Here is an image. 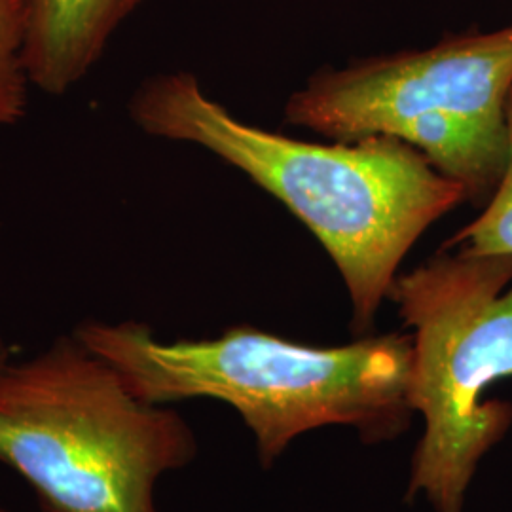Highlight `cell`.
<instances>
[{"instance_id": "cell-1", "label": "cell", "mask_w": 512, "mask_h": 512, "mask_svg": "<svg viewBox=\"0 0 512 512\" xmlns=\"http://www.w3.org/2000/svg\"><path fill=\"white\" fill-rule=\"evenodd\" d=\"M129 116L147 135L209 150L283 203L342 275L357 336L374 327L423 232L467 202L459 184L397 137L323 145L256 128L186 71L145 80L129 99Z\"/></svg>"}, {"instance_id": "cell-2", "label": "cell", "mask_w": 512, "mask_h": 512, "mask_svg": "<svg viewBox=\"0 0 512 512\" xmlns=\"http://www.w3.org/2000/svg\"><path fill=\"white\" fill-rule=\"evenodd\" d=\"M74 336L109 361L150 404L215 399L253 433L260 467L321 427H353L363 442L399 439L410 427V334L310 346L249 325L217 338L164 342L145 323L88 319Z\"/></svg>"}, {"instance_id": "cell-3", "label": "cell", "mask_w": 512, "mask_h": 512, "mask_svg": "<svg viewBox=\"0 0 512 512\" xmlns=\"http://www.w3.org/2000/svg\"><path fill=\"white\" fill-rule=\"evenodd\" d=\"M196 456L183 416L137 399L73 332L0 368V463L42 512H160V478Z\"/></svg>"}, {"instance_id": "cell-4", "label": "cell", "mask_w": 512, "mask_h": 512, "mask_svg": "<svg viewBox=\"0 0 512 512\" xmlns=\"http://www.w3.org/2000/svg\"><path fill=\"white\" fill-rule=\"evenodd\" d=\"M387 300L412 330L408 403L423 420L404 497L463 512L480 461L512 427V403L484 399L512 378V255L442 249L397 275Z\"/></svg>"}, {"instance_id": "cell-5", "label": "cell", "mask_w": 512, "mask_h": 512, "mask_svg": "<svg viewBox=\"0 0 512 512\" xmlns=\"http://www.w3.org/2000/svg\"><path fill=\"white\" fill-rule=\"evenodd\" d=\"M511 92L509 25L321 69L289 97L285 122L334 141L397 137L459 184L467 202H482L509 162Z\"/></svg>"}, {"instance_id": "cell-6", "label": "cell", "mask_w": 512, "mask_h": 512, "mask_svg": "<svg viewBox=\"0 0 512 512\" xmlns=\"http://www.w3.org/2000/svg\"><path fill=\"white\" fill-rule=\"evenodd\" d=\"M141 0H29L25 63L33 88L61 97L101 61Z\"/></svg>"}, {"instance_id": "cell-7", "label": "cell", "mask_w": 512, "mask_h": 512, "mask_svg": "<svg viewBox=\"0 0 512 512\" xmlns=\"http://www.w3.org/2000/svg\"><path fill=\"white\" fill-rule=\"evenodd\" d=\"M27 31L29 0H0V128L18 126L29 112Z\"/></svg>"}, {"instance_id": "cell-8", "label": "cell", "mask_w": 512, "mask_h": 512, "mask_svg": "<svg viewBox=\"0 0 512 512\" xmlns=\"http://www.w3.org/2000/svg\"><path fill=\"white\" fill-rule=\"evenodd\" d=\"M509 162L486 209L442 247L471 255H512V92L509 97Z\"/></svg>"}, {"instance_id": "cell-9", "label": "cell", "mask_w": 512, "mask_h": 512, "mask_svg": "<svg viewBox=\"0 0 512 512\" xmlns=\"http://www.w3.org/2000/svg\"><path fill=\"white\" fill-rule=\"evenodd\" d=\"M10 361H12V351H10L6 338L0 332V368L6 365V363H10Z\"/></svg>"}, {"instance_id": "cell-10", "label": "cell", "mask_w": 512, "mask_h": 512, "mask_svg": "<svg viewBox=\"0 0 512 512\" xmlns=\"http://www.w3.org/2000/svg\"><path fill=\"white\" fill-rule=\"evenodd\" d=\"M0 512H10V511H6V509H0Z\"/></svg>"}]
</instances>
